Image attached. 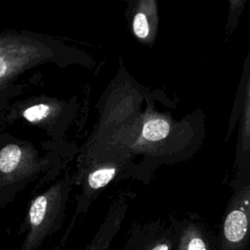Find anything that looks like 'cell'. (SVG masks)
I'll return each mask as SVG.
<instances>
[{"instance_id":"cell-1","label":"cell","mask_w":250,"mask_h":250,"mask_svg":"<svg viewBox=\"0 0 250 250\" xmlns=\"http://www.w3.org/2000/svg\"><path fill=\"white\" fill-rule=\"evenodd\" d=\"M237 127V137L229 187L238 188L250 182V49L242 65V72L229 114L225 142Z\"/></svg>"},{"instance_id":"cell-8","label":"cell","mask_w":250,"mask_h":250,"mask_svg":"<svg viewBox=\"0 0 250 250\" xmlns=\"http://www.w3.org/2000/svg\"><path fill=\"white\" fill-rule=\"evenodd\" d=\"M116 170L115 168L112 167H107V168H101L96 171H94L92 174H90L88 178V183L89 186L94 188H100L104 186H106L115 176Z\"/></svg>"},{"instance_id":"cell-2","label":"cell","mask_w":250,"mask_h":250,"mask_svg":"<svg viewBox=\"0 0 250 250\" xmlns=\"http://www.w3.org/2000/svg\"><path fill=\"white\" fill-rule=\"evenodd\" d=\"M221 250H248L250 246V182L233 189L218 233Z\"/></svg>"},{"instance_id":"cell-7","label":"cell","mask_w":250,"mask_h":250,"mask_svg":"<svg viewBox=\"0 0 250 250\" xmlns=\"http://www.w3.org/2000/svg\"><path fill=\"white\" fill-rule=\"evenodd\" d=\"M229 14L226 24V34L229 38L235 30L238 21L244 11L246 0H229Z\"/></svg>"},{"instance_id":"cell-9","label":"cell","mask_w":250,"mask_h":250,"mask_svg":"<svg viewBox=\"0 0 250 250\" xmlns=\"http://www.w3.org/2000/svg\"><path fill=\"white\" fill-rule=\"evenodd\" d=\"M51 112L50 105L46 104H38L27 107L22 115L29 122H37L46 118Z\"/></svg>"},{"instance_id":"cell-11","label":"cell","mask_w":250,"mask_h":250,"mask_svg":"<svg viewBox=\"0 0 250 250\" xmlns=\"http://www.w3.org/2000/svg\"><path fill=\"white\" fill-rule=\"evenodd\" d=\"M7 67L8 65H7V62H5L4 58H0V76L5 74Z\"/></svg>"},{"instance_id":"cell-3","label":"cell","mask_w":250,"mask_h":250,"mask_svg":"<svg viewBox=\"0 0 250 250\" xmlns=\"http://www.w3.org/2000/svg\"><path fill=\"white\" fill-rule=\"evenodd\" d=\"M177 234L176 250H221L216 234L195 213H188L182 219L171 218Z\"/></svg>"},{"instance_id":"cell-4","label":"cell","mask_w":250,"mask_h":250,"mask_svg":"<svg viewBox=\"0 0 250 250\" xmlns=\"http://www.w3.org/2000/svg\"><path fill=\"white\" fill-rule=\"evenodd\" d=\"M157 25V9L154 1L142 3V10L137 12L133 19L134 34L142 40L153 37Z\"/></svg>"},{"instance_id":"cell-6","label":"cell","mask_w":250,"mask_h":250,"mask_svg":"<svg viewBox=\"0 0 250 250\" xmlns=\"http://www.w3.org/2000/svg\"><path fill=\"white\" fill-rule=\"evenodd\" d=\"M21 158V149L17 145H8L0 151V171L10 173L14 171Z\"/></svg>"},{"instance_id":"cell-10","label":"cell","mask_w":250,"mask_h":250,"mask_svg":"<svg viewBox=\"0 0 250 250\" xmlns=\"http://www.w3.org/2000/svg\"><path fill=\"white\" fill-rule=\"evenodd\" d=\"M114 229L111 231H103L96 235L95 239L88 245L86 250H107L114 236Z\"/></svg>"},{"instance_id":"cell-5","label":"cell","mask_w":250,"mask_h":250,"mask_svg":"<svg viewBox=\"0 0 250 250\" xmlns=\"http://www.w3.org/2000/svg\"><path fill=\"white\" fill-rule=\"evenodd\" d=\"M177 234L173 226H160L154 229L151 240L146 250H176Z\"/></svg>"}]
</instances>
